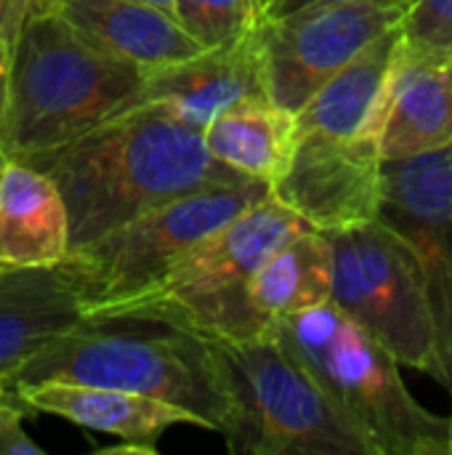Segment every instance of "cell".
Segmentation results:
<instances>
[{
	"label": "cell",
	"instance_id": "1",
	"mask_svg": "<svg viewBox=\"0 0 452 455\" xmlns=\"http://www.w3.org/2000/svg\"><path fill=\"white\" fill-rule=\"evenodd\" d=\"M24 165L56 184L72 248L181 195L250 181L208 152L200 128L152 107L123 112Z\"/></svg>",
	"mask_w": 452,
	"mask_h": 455
},
{
	"label": "cell",
	"instance_id": "2",
	"mask_svg": "<svg viewBox=\"0 0 452 455\" xmlns=\"http://www.w3.org/2000/svg\"><path fill=\"white\" fill-rule=\"evenodd\" d=\"M40 381L147 395L189 411L218 435L229 432L234 416L216 339L152 312L85 315L8 379L11 389Z\"/></svg>",
	"mask_w": 452,
	"mask_h": 455
},
{
	"label": "cell",
	"instance_id": "3",
	"mask_svg": "<svg viewBox=\"0 0 452 455\" xmlns=\"http://www.w3.org/2000/svg\"><path fill=\"white\" fill-rule=\"evenodd\" d=\"M144 75L56 11H27L11 45L0 149L24 163L136 109Z\"/></svg>",
	"mask_w": 452,
	"mask_h": 455
},
{
	"label": "cell",
	"instance_id": "4",
	"mask_svg": "<svg viewBox=\"0 0 452 455\" xmlns=\"http://www.w3.org/2000/svg\"><path fill=\"white\" fill-rule=\"evenodd\" d=\"M272 328L376 455H452L450 419L426 411L400 363L333 301L274 317Z\"/></svg>",
	"mask_w": 452,
	"mask_h": 455
},
{
	"label": "cell",
	"instance_id": "5",
	"mask_svg": "<svg viewBox=\"0 0 452 455\" xmlns=\"http://www.w3.org/2000/svg\"><path fill=\"white\" fill-rule=\"evenodd\" d=\"M234 416L224 435L232 453L376 455L272 323L250 339H216Z\"/></svg>",
	"mask_w": 452,
	"mask_h": 455
},
{
	"label": "cell",
	"instance_id": "6",
	"mask_svg": "<svg viewBox=\"0 0 452 455\" xmlns=\"http://www.w3.org/2000/svg\"><path fill=\"white\" fill-rule=\"evenodd\" d=\"M306 229L312 227L301 216L266 195L197 240L152 291L107 312H152L213 339H250L269 325L248 301L250 280L277 248Z\"/></svg>",
	"mask_w": 452,
	"mask_h": 455
},
{
	"label": "cell",
	"instance_id": "7",
	"mask_svg": "<svg viewBox=\"0 0 452 455\" xmlns=\"http://www.w3.org/2000/svg\"><path fill=\"white\" fill-rule=\"evenodd\" d=\"M266 195L269 184L258 179L205 187L72 248L59 267L80 299L83 317L144 296L197 240Z\"/></svg>",
	"mask_w": 452,
	"mask_h": 455
},
{
	"label": "cell",
	"instance_id": "8",
	"mask_svg": "<svg viewBox=\"0 0 452 455\" xmlns=\"http://www.w3.org/2000/svg\"><path fill=\"white\" fill-rule=\"evenodd\" d=\"M325 235L333 248L330 301L400 365L442 384L432 304L408 243L381 221Z\"/></svg>",
	"mask_w": 452,
	"mask_h": 455
},
{
	"label": "cell",
	"instance_id": "9",
	"mask_svg": "<svg viewBox=\"0 0 452 455\" xmlns=\"http://www.w3.org/2000/svg\"><path fill=\"white\" fill-rule=\"evenodd\" d=\"M400 3H317L253 24L266 99L298 112L365 45L402 21Z\"/></svg>",
	"mask_w": 452,
	"mask_h": 455
},
{
	"label": "cell",
	"instance_id": "10",
	"mask_svg": "<svg viewBox=\"0 0 452 455\" xmlns=\"http://www.w3.org/2000/svg\"><path fill=\"white\" fill-rule=\"evenodd\" d=\"M413 251L437 331L442 387L452 392V147L381 160L378 216Z\"/></svg>",
	"mask_w": 452,
	"mask_h": 455
},
{
	"label": "cell",
	"instance_id": "11",
	"mask_svg": "<svg viewBox=\"0 0 452 455\" xmlns=\"http://www.w3.org/2000/svg\"><path fill=\"white\" fill-rule=\"evenodd\" d=\"M269 195L320 232L376 221L381 200L376 136L298 133L285 171L269 184Z\"/></svg>",
	"mask_w": 452,
	"mask_h": 455
},
{
	"label": "cell",
	"instance_id": "12",
	"mask_svg": "<svg viewBox=\"0 0 452 455\" xmlns=\"http://www.w3.org/2000/svg\"><path fill=\"white\" fill-rule=\"evenodd\" d=\"M248 99H266L253 27L200 53L149 69L139 107L160 109L200 131Z\"/></svg>",
	"mask_w": 452,
	"mask_h": 455
},
{
	"label": "cell",
	"instance_id": "13",
	"mask_svg": "<svg viewBox=\"0 0 452 455\" xmlns=\"http://www.w3.org/2000/svg\"><path fill=\"white\" fill-rule=\"evenodd\" d=\"M381 160H408L452 147V56L402 43L376 120Z\"/></svg>",
	"mask_w": 452,
	"mask_h": 455
},
{
	"label": "cell",
	"instance_id": "14",
	"mask_svg": "<svg viewBox=\"0 0 452 455\" xmlns=\"http://www.w3.org/2000/svg\"><path fill=\"white\" fill-rule=\"evenodd\" d=\"M13 392L29 411L51 413V416L67 419L83 429L115 435L123 440L120 448H107L101 453L155 455L160 437L170 427H176V424L202 427V421L184 408L168 405V403L147 397V395L123 392V389L40 381V384L13 387Z\"/></svg>",
	"mask_w": 452,
	"mask_h": 455
},
{
	"label": "cell",
	"instance_id": "15",
	"mask_svg": "<svg viewBox=\"0 0 452 455\" xmlns=\"http://www.w3.org/2000/svg\"><path fill=\"white\" fill-rule=\"evenodd\" d=\"M69 219L56 184L8 160L0 179V275L56 267L69 253Z\"/></svg>",
	"mask_w": 452,
	"mask_h": 455
},
{
	"label": "cell",
	"instance_id": "16",
	"mask_svg": "<svg viewBox=\"0 0 452 455\" xmlns=\"http://www.w3.org/2000/svg\"><path fill=\"white\" fill-rule=\"evenodd\" d=\"M48 11L64 16L104 51L147 72L202 51L173 13L141 0H59Z\"/></svg>",
	"mask_w": 452,
	"mask_h": 455
},
{
	"label": "cell",
	"instance_id": "17",
	"mask_svg": "<svg viewBox=\"0 0 452 455\" xmlns=\"http://www.w3.org/2000/svg\"><path fill=\"white\" fill-rule=\"evenodd\" d=\"M83 320L80 299L56 267L0 275V379Z\"/></svg>",
	"mask_w": 452,
	"mask_h": 455
},
{
	"label": "cell",
	"instance_id": "18",
	"mask_svg": "<svg viewBox=\"0 0 452 455\" xmlns=\"http://www.w3.org/2000/svg\"><path fill=\"white\" fill-rule=\"evenodd\" d=\"M400 48V24L365 45L296 112L298 133H325L338 139L376 136L384 91Z\"/></svg>",
	"mask_w": 452,
	"mask_h": 455
},
{
	"label": "cell",
	"instance_id": "19",
	"mask_svg": "<svg viewBox=\"0 0 452 455\" xmlns=\"http://www.w3.org/2000/svg\"><path fill=\"white\" fill-rule=\"evenodd\" d=\"M202 139L218 163L245 179L272 184L293 155L296 115L269 99H248L208 123Z\"/></svg>",
	"mask_w": 452,
	"mask_h": 455
},
{
	"label": "cell",
	"instance_id": "20",
	"mask_svg": "<svg viewBox=\"0 0 452 455\" xmlns=\"http://www.w3.org/2000/svg\"><path fill=\"white\" fill-rule=\"evenodd\" d=\"M330 293L333 248L320 229H306L277 248L248 285L253 312L269 323L328 304Z\"/></svg>",
	"mask_w": 452,
	"mask_h": 455
},
{
	"label": "cell",
	"instance_id": "21",
	"mask_svg": "<svg viewBox=\"0 0 452 455\" xmlns=\"http://www.w3.org/2000/svg\"><path fill=\"white\" fill-rule=\"evenodd\" d=\"M173 16L202 48H213L245 35L258 19V8L253 0H176Z\"/></svg>",
	"mask_w": 452,
	"mask_h": 455
},
{
	"label": "cell",
	"instance_id": "22",
	"mask_svg": "<svg viewBox=\"0 0 452 455\" xmlns=\"http://www.w3.org/2000/svg\"><path fill=\"white\" fill-rule=\"evenodd\" d=\"M400 35L405 45L452 56V0H408Z\"/></svg>",
	"mask_w": 452,
	"mask_h": 455
},
{
	"label": "cell",
	"instance_id": "23",
	"mask_svg": "<svg viewBox=\"0 0 452 455\" xmlns=\"http://www.w3.org/2000/svg\"><path fill=\"white\" fill-rule=\"evenodd\" d=\"M29 408L13 395L0 400V455H43L45 451L24 432V413Z\"/></svg>",
	"mask_w": 452,
	"mask_h": 455
},
{
	"label": "cell",
	"instance_id": "24",
	"mask_svg": "<svg viewBox=\"0 0 452 455\" xmlns=\"http://www.w3.org/2000/svg\"><path fill=\"white\" fill-rule=\"evenodd\" d=\"M29 11V0H0V40L13 45L16 32Z\"/></svg>",
	"mask_w": 452,
	"mask_h": 455
},
{
	"label": "cell",
	"instance_id": "25",
	"mask_svg": "<svg viewBox=\"0 0 452 455\" xmlns=\"http://www.w3.org/2000/svg\"><path fill=\"white\" fill-rule=\"evenodd\" d=\"M317 3H400L405 5L408 0H269V5L258 13V16H282L306 5H317Z\"/></svg>",
	"mask_w": 452,
	"mask_h": 455
},
{
	"label": "cell",
	"instance_id": "26",
	"mask_svg": "<svg viewBox=\"0 0 452 455\" xmlns=\"http://www.w3.org/2000/svg\"><path fill=\"white\" fill-rule=\"evenodd\" d=\"M8 72H11V45L0 40V112L8 96Z\"/></svg>",
	"mask_w": 452,
	"mask_h": 455
},
{
	"label": "cell",
	"instance_id": "27",
	"mask_svg": "<svg viewBox=\"0 0 452 455\" xmlns=\"http://www.w3.org/2000/svg\"><path fill=\"white\" fill-rule=\"evenodd\" d=\"M141 3H149V5L163 8V11H168V13H173V5H176V0H141Z\"/></svg>",
	"mask_w": 452,
	"mask_h": 455
},
{
	"label": "cell",
	"instance_id": "28",
	"mask_svg": "<svg viewBox=\"0 0 452 455\" xmlns=\"http://www.w3.org/2000/svg\"><path fill=\"white\" fill-rule=\"evenodd\" d=\"M16 392L11 389V384H8V379H0V400H8V397H13Z\"/></svg>",
	"mask_w": 452,
	"mask_h": 455
},
{
	"label": "cell",
	"instance_id": "29",
	"mask_svg": "<svg viewBox=\"0 0 452 455\" xmlns=\"http://www.w3.org/2000/svg\"><path fill=\"white\" fill-rule=\"evenodd\" d=\"M59 0H29V11L32 8H53Z\"/></svg>",
	"mask_w": 452,
	"mask_h": 455
},
{
	"label": "cell",
	"instance_id": "30",
	"mask_svg": "<svg viewBox=\"0 0 452 455\" xmlns=\"http://www.w3.org/2000/svg\"><path fill=\"white\" fill-rule=\"evenodd\" d=\"M8 160H11V157L0 149V179H3V171H5V165H8Z\"/></svg>",
	"mask_w": 452,
	"mask_h": 455
},
{
	"label": "cell",
	"instance_id": "31",
	"mask_svg": "<svg viewBox=\"0 0 452 455\" xmlns=\"http://www.w3.org/2000/svg\"><path fill=\"white\" fill-rule=\"evenodd\" d=\"M253 3H256V8H258V13H261V11H264L266 5H269V0H253Z\"/></svg>",
	"mask_w": 452,
	"mask_h": 455
},
{
	"label": "cell",
	"instance_id": "32",
	"mask_svg": "<svg viewBox=\"0 0 452 455\" xmlns=\"http://www.w3.org/2000/svg\"><path fill=\"white\" fill-rule=\"evenodd\" d=\"M450 448H452V419H450Z\"/></svg>",
	"mask_w": 452,
	"mask_h": 455
}]
</instances>
